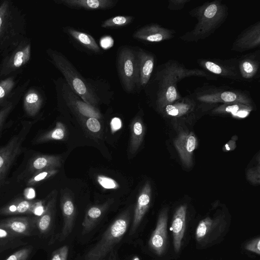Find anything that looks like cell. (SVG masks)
Wrapping results in <instances>:
<instances>
[{"label":"cell","instance_id":"obj_1","mask_svg":"<svg viewBox=\"0 0 260 260\" xmlns=\"http://www.w3.org/2000/svg\"><path fill=\"white\" fill-rule=\"evenodd\" d=\"M192 76L217 79L202 69H188L178 60L170 59L157 67L144 88L146 94L154 108L160 112L165 107L182 98L178 83Z\"/></svg>","mask_w":260,"mask_h":260},{"label":"cell","instance_id":"obj_2","mask_svg":"<svg viewBox=\"0 0 260 260\" xmlns=\"http://www.w3.org/2000/svg\"><path fill=\"white\" fill-rule=\"evenodd\" d=\"M197 19L194 28L179 38L186 42H197L213 34L225 21L229 15L228 7L221 0L206 2L189 11Z\"/></svg>","mask_w":260,"mask_h":260},{"label":"cell","instance_id":"obj_3","mask_svg":"<svg viewBox=\"0 0 260 260\" xmlns=\"http://www.w3.org/2000/svg\"><path fill=\"white\" fill-rule=\"evenodd\" d=\"M24 15L12 1L0 4V57H5L26 38Z\"/></svg>","mask_w":260,"mask_h":260},{"label":"cell","instance_id":"obj_4","mask_svg":"<svg viewBox=\"0 0 260 260\" xmlns=\"http://www.w3.org/2000/svg\"><path fill=\"white\" fill-rule=\"evenodd\" d=\"M50 61L63 76L70 88L87 104L96 107L100 98L72 62L62 53L52 49L47 50Z\"/></svg>","mask_w":260,"mask_h":260},{"label":"cell","instance_id":"obj_5","mask_svg":"<svg viewBox=\"0 0 260 260\" xmlns=\"http://www.w3.org/2000/svg\"><path fill=\"white\" fill-rule=\"evenodd\" d=\"M191 94L198 102L209 105L213 108L221 104L233 102L254 106L248 91L226 85L217 86L204 84L195 89Z\"/></svg>","mask_w":260,"mask_h":260},{"label":"cell","instance_id":"obj_6","mask_svg":"<svg viewBox=\"0 0 260 260\" xmlns=\"http://www.w3.org/2000/svg\"><path fill=\"white\" fill-rule=\"evenodd\" d=\"M129 210L123 212L106 229L100 240L85 255L84 260H102L122 238L129 225Z\"/></svg>","mask_w":260,"mask_h":260},{"label":"cell","instance_id":"obj_7","mask_svg":"<svg viewBox=\"0 0 260 260\" xmlns=\"http://www.w3.org/2000/svg\"><path fill=\"white\" fill-rule=\"evenodd\" d=\"M117 69L123 89L127 93L139 91V71L136 47L127 45L119 48Z\"/></svg>","mask_w":260,"mask_h":260},{"label":"cell","instance_id":"obj_8","mask_svg":"<svg viewBox=\"0 0 260 260\" xmlns=\"http://www.w3.org/2000/svg\"><path fill=\"white\" fill-rule=\"evenodd\" d=\"M34 123L35 121H23L19 132L14 135L5 146L0 148V184L20 154L22 144Z\"/></svg>","mask_w":260,"mask_h":260},{"label":"cell","instance_id":"obj_9","mask_svg":"<svg viewBox=\"0 0 260 260\" xmlns=\"http://www.w3.org/2000/svg\"><path fill=\"white\" fill-rule=\"evenodd\" d=\"M238 57L226 59L199 58L197 63L202 70L211 75L236 82H243L238 64Z\"/></svg>","mask_w":260,"mask_h":260},{"label":"cell","instance_id":"obj_10","mask_svg":"<svg viewBox=\"0 0 260 260\" xmlns=\"http://www.w3.org/2000/svg\"><path fill=\"white\" fill-rule=\"evenodd\" d=\"M31 56V44L26 39L4 57L0 64V77L7 76L28 62Z\"/></svg>","mask_w":260,"mask_h":260},{"label":"cell","instance_id":"obj_11","mask_svg":"<svg viewBox=\"0 0 260 260\" xmlns=\"http://www.w3.org/2000/svg\"><path fill=\"white\" fill-rule=\"evenodd\" d=\"M70 109L77 115L85 117L100 119L102 115L97 107L91 106L83 101L69 86L63 81L59 88L56 89Z\"/></svg>","mask_w":260,"mask_h":260},{"label":"cell","instance_id":"obj_12","mask_svg":"<svg viewBox=\"0 0 260 260\" xmlns=\"http://www.w3.org/2000/svg\"><path fill=\"white\" fill-rule=\"evenodd\" d=\"M176 31L162 26L159 24L151 23L137 29L133 34L136 40L150 43H158L174 38Z\"/></svg>","mask_w":260,"mask_h":260},{"label":"cell","instance_id":"obj_13","mask_svg":"<svg viewBox=\"0 0 260 260\" xmlns=\"http://www.w3.org/2000/svg\"><path fill=\"white\" fill-rule=\"evenodd\" d=\"M260 45V21H257L242 31L233 43L231 50L242 53Z\"/></svg>","mask_w":260,"mask_h":260},{"label":"cell","instance_id":"obj_14","mask_svg":"<svg viewBox=\"0 0 260 260\" xmlns=\"http://www.w3.org/2000/svg\"><path fill=\"white\" fill-rule=\"evenodd\" d=\"M238 64L243 82H250L259 77L260 50L238 56Z\"/></svg>","mask_w":260,"mask_h":260},{"label":"cell","instance_id":"obj_15","mask_svg":"<svg viewBox=\"0 0 260 260\" xmlns=\"http://www.w3.org/2000/svg\"><path fill=\"white\" fill-rule=\"evenodd\" d=\"M168 210L164 209L160 213L156 228L149 241V245L157 255L165 252L167 245Z\"/></svg>","mask_w":260,"mask_h":260},{"label":"cell","instance_id":"obj_16","mask_svg":"<svg viewBox=\"0 0 260 260\" xmlns=\"http://www.w3.org/2000/svg\"><path fill=\"white\" fill-rule=\"evenodd\" d=\"M37 217L18 216L0 221V228L6 229L20 237L30 236L37 229Z\"/></svg>","mask_w":260,"mask_h":260},{"label":"cell","instance_id":"obj_17","mask_svg":"<svg viewBox=\"0 0 260 260\" xmlns=\"http://www.w3.org/2000/svg\"><path fill=\"white\" fill-rule=\"evenodd\" d=\"M198 141L192 132H182L174 141V146L183 164L189 167L192 165V154Z\"/></svg>","mask_w":260,"mask_h":260},{"label":"cell","instance_id":"obj_18","mask_svg":"<svg viewBox=\"0 0 260 260\" xmlns=\"http://www.w3.org/2000/svg\"><path fill=\"white\" fill-rule=\"evenodd\" d=\"M139 71V91L146 86L153 73L155 55L142 48L136 47Z\"/></svg>","mask_w":260,"mask_h":260},{"label":"cell","instance_id":"obj_19","mask_svg":"<svg viewBox=\"0 0 260 260\" xmlns=\"http://www.w3.org/2000/svg\"><path fill=\"white\" fill-rule=\"evenodd\" d=\"M60 207L63 223L59 240H64L72 232L76 217V208L71 194L65 192L61 193Z\"/></svg>","mask_w":260,"mask_h":260},{"label":"cell","instance_id":"obj_20","mask_svg":"<svg viewBox=\"0 0 260 260\" xmlns=\"http://www.w3.org/2000/svg\"><path fill=\"white\" fill-rule=\"evenodd\" d=\"M151 199V187L149 182L147 181L143 186L137 199L130 235L135 232L149 208Z\"/></svg>","mask_w":260,"mask_h":260},{"label":"cell","instance_id":"obj_21","mask_svg":"<svg viewBox=\"0 0 260 260\" xmlns=\"http://www.w3.org/2000/svg\"><path fill=\"white\" fill-rule=\"evenodd\" d=\"M117 0H56L54 2L70 9L86 10H105L114 7Z\"/></svg>","mask_w":260,"mask_h":260},{"label":"cell","instance_id":"obj_22","mask_svg":"<svg viewBox=\"0 0 260 260\" xmlns=\"http://www.w3.org/2000/svg\"><path fill=\"white\" fill-rule=\"evenodd\" d=\"M63 30L75 44L87 52L94 54L101 52L100 47L95 39L88 34L78 30L70 26L64 27Z\"/></svg>","mask_w":260,"mask_h":260},{"label":"cell","instance_id":"obj_23","mask_svg":"<svg viewBox=\"0 0 260 260\" xmlns=\"http://www.w3.org/2000/svg\"><path fill=\"white\" fill-rule=\"evenodd\" d=\"M187 207L181 205L174 214L171 230L173 234V245L176 252L179 251L185 230V221Z\"/></svg>","mask_w":260,"mask_h":260},{"label":"cell","instance_id":"obj_24","mask_svg":"<svg viewBox=\"0 0 260 260\" xmlns=\"http://www.w3.org/2000/svg\"><path fill=\"white\" fill-rule=\"evenodd\" d=\"M57 193L56 190L51 192L43 213L37 217V229L42 234L47 233L52 226L55 213Z\"/></svg>","mask_w":260,"mask_h":260},{"label":"cell","instance_id":"obj_25","mask_svg":"<svg viewBox=\"0 0 260 260\" xmlns=\"http://www.w3.org/2000/svg\"><path fill=\"white\" fill-rule=\"evenodd\" d=\"M254 106L238 102L221 104L211 110V113L217 115L229 114L236 118H243L249 115Z\"/></svg>","mask_w":260,"mask_h":260},{"label":"cell","instance_id":"obj_26","mask_svg":"<svg viewBox=\"0 0 260 260\" xmlns=\"http://www.w3.org/2000/svg\"><path fill=\"white\" fill-rule=\"evenodd\" d=\"M61 157L59 155H40L31 159L27 170L32 175L43 170L58 169L61 166Z\"/></svg>","mask_w":260,"mask_h":260},{"label":"cell","instance_id":"obj_27","mask_svg":"<svg viewBox=\"0 0 260 260\" xmlns=\"http://www.w3.org/2000/svg\"><path fill=\"white\" fill-rule=\"evenodd\" d=\"M111 204V201L92 206L86 211L84 220L82 223V235L89 233L103 217Z\"/></svg>","mask_w":260,"mask_h":260},{"label":"cell","instance_id":"obj_28","mask_svg":"<svg viewBox=\"0 0 260 260\" xmlns=\"http://www.w3.org/2000/svg\"><path fill=\"white\" fill-rule=\"evenodd\" d=\"M131 131L129 152L134 154L141 146L145 134V126L141 116L134 118L131 124Z\"/></svg>","mask_w":260,"mask_h":260},{"label":"cell","instance_id":"obj_29","mask_svg":"<svg viewBox=\"0 0 260 260\" xmlns=\"http://www.w3.org/2000/svg\"><path fill=\"white\" fill-rule=\"evenodd\" d=\"M35 201L17 199L0 209V214L15 215L22 214H30L31 208Z\"/></svg>","mask_w":260,"mask_h":260},{"label":"cell","instance_id":"obj_30","mask_svg":"<svg viewBox=\"0 0 260 260\" xmlns=\"http://www.w3.org/2000/svg\"><path fill=\"white\" fill-rule=\"evenodd\" d=\"M42 104L43 98L36 89H30L24 96V109L29 116H35L40 110Z\"/></svg>","mask_w":260,"mask_h":260},{"label":"cell","instance_id":"obj_31","mask_svg":"<svg viewBox=\"0 0 260 260\" xmlns=\"http://www.w3.org/2000/svg\"><path fill=\"white\" fill-rule=\"evenodd\" d=\"M22 237L11 231L0 228V252L10 248H14L24 244Z\"/></svg>","mask_w":260,"mask_h":260},{"label":"cell","instance_id":"obj_32","mask_svg":"<svg viewBox=\"0 0 260 260\" xmlns=\"http://www.w3.org/2000/svg\"><path fill=\"white\" fill-rule=\"evenodd\" d=\"M66 135L67 129L65 125L62 122L58 121L54 128L40 136L36 140V142L40 143L50 141L61 140L65 138Z\"/></svg>","mask_w":260,"mask_h":260},{"label":"cell","instance_id":"obj_33","mask_svg":"<svg viewBox=\"0 0 260 260\" xmlns=\"http://www.w3.org/2000/svg\"><path fill=\"white\" fill-rule=\"evenodd\" d=\"M132 16L118 15L104 21L101 26L104 28H116L129 25L134 20Z\"/></svg>","mask_w":260,"mask_h":260},{"label":"cell","instance_id":"obj_34","mask_svg":"<svg viewBox=\"0 0 260 260\" xmlns=\"http://www.w3.org/2000/svg\"><path fill=\"white\" fill-rule=\"evenodd\" d=\"M215 225L214 220L209 217L202 220L196 230V239L199 242L203 240L211 233Z\"/></svg>","mask_w":260,"mask_h":260},{"label":"cell","instance_id":"obj_35","mask_svg":"<svg viewBox=\"0 0 260 260\" xmlns=\"http://www.w3.org/2000/svg\"><path fill=\"white\" fill-rule=\"evenodd\" d=\"M57 169H50L38 172L31 175L26 183L28 186L34 185L41 181L45 180L57 173Z\"/></svg>","mask_w":260,"mask_h":260},{"label":"cell","instance_id":"obj_36","mask_svg":"<svg viewBox=\"0 0 260 260\" xmlns=\"http://www.w3.org/2000/svg\"><path fill=\"white\" fill-rule=\"evenodd\" d=\"M15 84L13 77L6 78L0 82V104L4 101L12 90Z\"/></svg>","mask_w":260,"mask_h":260},{"label":"cell","instance_id":"obj_37","mask_svg":"<svg viewBox=\"0 0 260 260\" xmlns=\"http://www.w3.org/2000/svg\"><path fill=\"white\" fill-rule=\"evenodd\" d=\"M97 181L101 186L106 189H115L119 187V185L116 180L104 175H98Z\"/></svg>","mask_w":260,"mask_h":260},{"label":"cell","instance_id":"obj_38","mask_svg":"<svg viewBox=\"0 0 260 260\" xmlns=\"http://www.w3.org/2000/svg\"><path fill=\"white\" fill-rule=\"evenodd\" d=\"M31 246L19 249L10 255L5 260H27L32 251Z\"/></svg>","mask_w":260,"mask_h":260},{"label":"cell","instance_id":"obj_39","mask_svg":"<svg viewBox=\"0 0 260 260\" xmlns=\"http://www.w3.org/2000/svg\"><path fill=\"white\" fill-rule=\"evenodd\" d=\"M68 253L69 247L62 246L53 252L51 260H67Z\"/></svg>","mask_w":260,"mask_h":260},{"label":"cell","instance_id":"obj_40","mask_svg":"<svg viewBox=\"0 0 260 260\" xmlns=\"http://www.w3.org/2000/svg\"><path fill=\"white\" fill-rule=\"evenodd\" d=\"M190 0H169L167 8L171 11H178L183 9Z\"/></svg>","mask_w":260,"mask_h":260},{"label":"cell","instance_id":"obj_41","mask_svg":"<svg viewBox=\"0 0 260 260\" xmlns=\"http://www.w3.org/2000/svg\"><path fill=\"white\" fill-rule=\"evenodd\" d=\"M86 126L91 132L97 133L101 129V123L98 119L94 117H86Z\"/></svg>","mask_w":260,"mask_h":260},{"label":"cell","instance_id":"obj_42","mask_svg":"<svg viewBox=\"0 0 260 260\" xmlns=\"http://www.w3.org/2000/svg\"><path fill=\"white\" fill-rule=\"evenodd\" d=\"M45 207L46 205L43 201H35L31 208L30 214H34L36 217L41 216L43 213Z\"/></svg>","mask_w":260,"mask_h":260},{"label":"cell","instance_id":"obj_43","mask_svg":"<svg viewBox=\"0 0 260 260\" xmlns=\"http://www.w3.org/2000/svg\"><path fill=\"white\" fill-rule=\"evenodd\" d=\"M260 239L259 237L255 238L248 243L245 246V248L256 254H260Z\"/></svg>","mask_w":260,"mask_h":260},{"label":"cell","instance_id":"obj_44","mask_svg":"<svg viewBox=\"0 0 260 260\" xmlns=\"http://www.w3.org/2000/svg\"><path fill=\"white\" fill-rule=\"evenodd\" d=\"M247 178L253 183L256 184L259 182V167L252 168L249 170L247 173Z\"/></svg>","mask_w":260,"mask_h":260},{"label":"cell","instance_id":"obj_45","mask_svg":"<svg viewBox=\"0 0 260 260\" xmlns=\"http://www.w3.org/2000/svg\"><path fill=\"white\" fill-rule=\"evenodd\" d=\"M13 105L12 103H8L0 110V128L2 127L4 121L12 110Z\"/></svg>","mask_w":260,"mask_h":260},{"label":"cell","instance_id":"obj_46","mask_svg":"<svg viewBox=\"0 0 260 260\" xmlns=\"http://www.w3.org/2000/svg\"><path fill=\"white\" fill-rule=\"evenodd\" d=\"M111 128L113 132H115L119 129L121 126V121L118 118H114L111 121Z\"/></svg>","mask_w":260,"mask_h":260},{"label":"cell","instance_id":"obj_47","mask_svg":"<svg viewBox=\"0 0 260 260\" xmlns=\"http://www.w3.org/2000/svg\"><path fill=\"white\" fill-rule=\"evenodd\" d=\"M133 260H140L138 256H135Z\"/></svg>","mask_w":260,"mask_h":260}]
</instances>
